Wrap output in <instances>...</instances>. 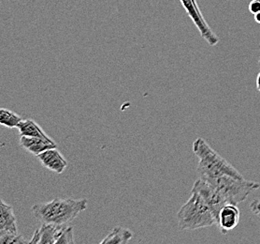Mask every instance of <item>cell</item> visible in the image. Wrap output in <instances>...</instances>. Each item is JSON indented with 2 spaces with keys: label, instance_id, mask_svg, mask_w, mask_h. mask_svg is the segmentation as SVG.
I'll return each mask as SVG.
<instances>
[{
  "label": "cell",
  "instance_id": "30bf717a",
  "mask_svg": "<svg viewBox=\"0 0 260 244\" xmlns=\"http://www.w3.org/2000/svg\"><path fill=\"white\" fill-rule=\"evenodd\" d=\"M20 146L31 154L38 156L47 149L56 148L53 140H46L40 137H20Z\"/></svg>",
  "mask_w": 260,
  "mask_h": 244
},
{
  "label": "cell",
  "instance_id": "9c48e42d",
  "mask_svg": "<svg viewBox=\"0 0 260 244\" xmlns=\"http://www.w3.org/2000/svg\"><path fill=\"white\" fill-rule=\"evenodd\" d=\"M240 223V209L235 204H226L221 208L218 215L217 225L222 234L233 230Z\"/></svg>",
  "mask_w": 260,
  "mask_h": 244
},
{
  "label": "cell",
  "instance_id": "52a82bcc",
  "mask_svg": "<svg viewBox=\"0 0 260 244\" xmlns=\"http://www.w3.org/2000/svg\"><path fill=\"white\" fill-rule=\"evenodd\" d=\"M69 225H53L42 224V226L36 229L33 237L29 240L30 244H56L62 233Z\"/></svg>",
  "mask_w": 260,
  "mask_h": 244
},
{
  "label": "cell",
  "instance_id": "7c38bea8",
  "mask_svg": "<svg viewBox=\"0 0 260 244\" xmlns=\"http://www.w3.org/2000/svg\"><path fill=\"white\" fill-rule=\"evenodd\" d=\"M20 137H40L46 140H53L48 137L45 131L42 130L40 125L32 119H23L17 127Z\"/></svg>",
  "mask_w": 260,
  "mask_h": 244
},
{
  "label": "cell",
  "instance_id": "ba28073f",
  "mask_svg": "<svg viewBox=\"0 0 260 244\" xmlns=\"http://www.w3.org/2000/svg\"><path fill=\"white\" fill-rule=\"evenodd\" d=\"M37 158L43 167L56 174H62L69 165L65 157L56 148L43 151L41 154L38 155Z\"/></svg>",
  "mask_w": 260,
  "mask_h": 244
},
{
  "label": "cell",
  "instance_id": "ffe728a7",
  "mask_svg": "<svg viewBox=\"0 0 260 244\" xmlns=\"http://www.w3.org/2000/svg\"><path fill=\"white\" fill-rule=\"evenodd\" d=\"M254 20H255V22H256L257 24H260V12H257L256 14H254Z\"/></svg>",
  "mask_w": 260,
  "mask_h": 244
},
{
  "label": "cell",
  "instance_id": "d6986e66",
  "mask_svg": "<svg viewBox=\"0 0 260 244\" xmlns=\"http://www.w3.org/2000/svg\"><path fill=\"white\" fill-rule=\"evenodd\" d=\"M256 89L260 92V72L258 75H257V77H256Z\"/></svg>",
  "mask_w": 260,
  "mask_h": 244
},
{
  "label": "cell",
  "instance_id": "6da1fadb",
  "mask_svg": "<svg viewBox=\"0 0 260 244\" xmlns=\"http://www.w3.org/2000/svg\"><path fill=\"white\" fill-rule=\"evenodd\" d=\"M88 206L87 199L55 198L50 202L35 204L31 210L42 224L70 225Z\"/></svg>",
  "mask_w": 260,
  "mask_h": 244
},
{
  "label": "cell",
  "instance_id": "ac0fdd59",
  "mask_svg": "<svg viewBox=\"0 0 260 244\" xmlns=\"http://www.w3.org/2000/svg\"><path fill=\"white\" fill-rule=\"evenodd\" d=\"M250 208L254 214L260 217V200H254L250 203Z\"/></svg>",
  "mask_w": 260,
  "mask_h": 244
},
{
  "label": "cell",
  "instance_id": "e0dca14e",
  "mask_svg": "<svg viewBox=\"0 0 260 244\" xmlns=\"http://www.w3.org/2000/svg\"><path fill=\"white\" fill-rule=\"evenodd\" d=\"M249 12L252 14H256L260 12V0H252L249 3Z\"/></svg>",
  "mask_w": 260,
  "mask_h": 244
},
{
  "label": "cell",
  "instance_id": "8fae6325",
  "mask_svg": "<svg viewBox=\"0 0 260 244\" xmlns=\"http://www.w3.org/2000/svg\"><path fill=\"white\" fill-rule=\"evenodd\" d=\"M5 233H18L17 221L11 205L1 199L0 203V235Z\"/></svg>",
  "mask_w": 260,
  "mask_h": 244
},
{
  "label": "cell",
  "instance_id": "4fadbf2b",
  "mask_svg": "<svg viewBox=\"0 0 260 244\" xmlns=\"http://www.w3.org/2000/svg\"><path fill=\"white\" fill-rule=\"evenodd\" d=\"M133 238V232L127 228L121 226L114 227L113 231L102 239V244H125L129 242L130 239Z\"/></svg>",
  "mask_w": 260,
  "mask_h": 244
},
{
  "label": "cell",
  "instance_id": "5b68a950",
  "mask_svg": "<svg viewBox=\"0 0 260 244\" xmlns=\"http://www.w3.org/2000/svg\"><path fill=\"white\" fill-rule=\"evenodd\" d=\"M183 9L188 14L190 19L194 23L196 28L199 30L201 37L207 42L209 45L215 46L219 42V38L214 34L210 25L204 18L197 0H180Z\"/></svg>",
  "mask_w": 260,
  "mask_h": 244
},
{
  "label": "cell",
  "instance_id": "3957f363",
  "mask_svg": "<svg viewBox=\"0 0 260 244\" xmlns=\"http://www.w3.org/2000/svg\"><path fill=\"white\" fill-rule=\"evenodd\" d=\"M177 220L178 226L181 230H196L217 224L212 209L194 192H192L188 201L178 211Z\"/></svg>",
  "mask_w": 260,
  "mask_h": 244
},
{
  "label": "cell",
  "instance_id": "9a60e30c",
  "mask_svg": "<svg viewBox=\"0 0 260 244\" xmlns=\"http://www.w3.org/2000/svg\"><path fill=\"white\" fill-rule=\"evenodd\" d=\"M29 241L25 240L22 235L18 233H5L0 235V244H26Z\"/></svg>",
  "mask_w": 260,
  "mask_h": 244
},
{
  "label": "cell",
  "instance_id": "44dd1931",
  "mask_svg": "<svg viewBox=\"0 0 260 244\" xmlns=\"http://www.w3.org/2000/svg\"><path fill=\"white\" fill-rule=\"evenodd\" d=\"M258 64H259V66H260V58H259V60H258Z\"/></svg>",
  "mask_w": 260,
  "mask_h": 244
},
{
  "label": "cell",
  "instance_id": "8992f818",
  "mask_svg": "<svg viewBox=\"0 0 260 244\" xmlns=\"http://www.w3.org/2000/svg\"><path fill=\"white\" fill-rule=\"evenodd\" d=\"M192 192L197 193L204 200L209 208L212 209L216 220H218L219 212L221 208L229 204L224 197L219 193L218 190L207 181L199 179L193 185Z\"/></svg>",
  "mask_w": 260,
  "mask_h": 244
},
{
  "label": "cell",
  "instance_id": "2e32d148",
  "mask_svg": "<svg viewBox=\"0 0 260 244\" xmlns=\"http://www.w3.org/2000/svg\"><path fill=\"white\" fill-rule=\"evenodd\" d=\"M74 243L73 238V227L68 226L66 227L64 232L62 233L59 239L57 240L56 244H72Z\"/></svg>",
  "mask_w": 260,
  "mask_h": 244
},
{
  "label": "cell",
  "instance_id": "7a4b0ae2",
  "mask_svg": "<svg viewBox=\"0 0 260 244\" xmlns=\"http://www.w3.org/2000/svg\"><path fill=\"white\" fill-rule=\"evenodd\" d=\"M192 149L200 160L197 167L200 179H212L224 175H229L237 179H244L235 167L212 149L204 139H196Z\"/></svg>",
  "mask_w": 260,
  "mask_h": 244
},
{
  "label": "cell",
  "instance_id": "5bb4252c",
  "mask_svg": "<svg viewBox=\"0 0 260 244\" xmlns=\"http://www.w3.org/2000/svg\"><path fill=\"white\" fill-rule=\"evenodd\" d=\"M23 120V119L18 115L14 113L12 110H9L6 108L0 109V124L9 129L17 128L19 123Z\"/></svg>",
  "mask_w": 260,
  "mask_h": 244
},
{
  "label": "cell",
  "instance_id": "277c9868",
  "mask_svg": "<svg viewBox=\"0 0 260 244\" xmlns=\"http://www.w3.org/2000/svg\"><path fill=\"white\" fill-rule=\"evenodd\" d=\"M203 180L214 186L224 197L226 202L235 205L243 202L250 194L259 189L260 187L258 182L245 179H237L229 175Z\"/></svg>",
  "mask_w": 260,
  "mask_h": 244
}]
</instances>
